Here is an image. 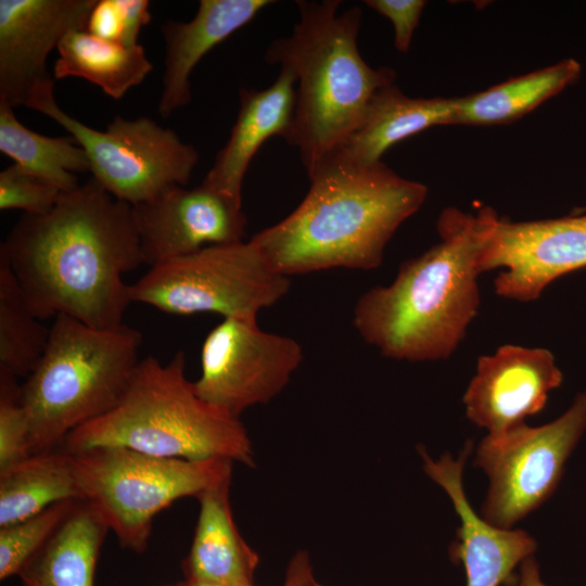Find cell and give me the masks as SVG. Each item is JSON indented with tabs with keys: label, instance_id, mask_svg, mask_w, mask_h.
<instances>
[{
	"label": "cell",
	"instance_id": "cell-1",
	"mask_svg": "<svg viewBox=\"0 0 586 586\" xmlns=\"http://www.w3.org/2000/svg\"><path fill=\"white\" fill-rule=\"evenodd\" d=\"M35 316L60 314L90 327L123 323L125 272L144 264L132 206L93 178L62 192L46 215L23 214L0 245Z\"/></svg>",
	"mask_w": 586,
	"mask_h": 586
},
{
	"label": "cell",
	"instance_id": "cell-2",
	"mask_svg": "<svg viewBox=\"0 0 586 586\" xmlns=\"http://www.w3.org/2000/svg\"><path fill=\"white\" fill-rule=\"evenodd\" d=\"M499 216L445 208L440 242L404 262L388 285L364 293L353 311L359 335L383 356L407 361L450 357L477 315L481 259Z\"/></svg>",
	"mask_w": 586,
	"mask_h": 586
},
{
	"label": "cell",
	"instance_id": "cell-3",
	"mask_svg": "<svg viewBox=\"0 0 586 586\" xmlns=\"http://www.w3.org/2000/svg\"><path fill=\"white\" fill-rule=\"evenodd\" d=\"M307 176L310 186L298 206L251 239L286 277L380 267L396 230L428 196L426 186L382 162L360 166L328 158Z\"/></svg>",
	"mask_w": 586,
	"mask_h": 586
},
{
	"label": "cell",
	"instance_id": "cell-4",
	"mask_svg": "<svg viewBox=\"0 0 586 586\" xmlns=\"http://www.w3.org/2000/svg\"><path fill=\"white\" fill-rule=\"evenodd\" d=\"M342 1H296L300 18L292 34L273 39L265 60L296 77V103L289 144L313 173L359 127L375 93L394 84L396 73L371 67L357 36L361 10L340 12Z\"/></svg>",
	"mask_w": 586,
	"mask_h": 586
},
{
	"label": "cell",
	"instance_id": "cell-5",
	"mask_svg": "<svg viewBox=\"0 0 586 586\" xmlns=\"http://www.w3.org/2000/svg\"><path fill=\"white\" fill-rule=\"evenodd\" d=\"M184 369L182 351L167 364L154 356L140 359L118 405L72 431L62 450L123 447L163 458L254 467L252 442L240 418L200 398Z\"/></svg>",
	"mask_w": 586,
	"mask_h": 586
},
{
	"label": "cell",
	"instance_id": "cell-6",
	"mask_svg": "<svg viewBox=\"0 0 586 586\" xmlns=\"http://www.w3.org/2000/svg\"><path fill=\"white\" fill-rule=\"evenodd\" d=\"M142 334L125 323L90 327L60 314L21 385L31 455L53 451L80 425L115 408L140 361Z\"/></svg>",
	"mask_w": 586,
	"mask_h": 586
},
{
	"label": "cell",
	"instance_id": "cell-7",
	"mask_svg": "<svg viewBox=\"0 0 586 586\" xmlns=\"http://www.w3.org/2000/svg\"><path fill=\"white\" fill-rule=\"evenodd\" d=\"M69 454V453H68ZM81 500L117 537L142 552L157 513L232 476V461L163 458L123 447L69 454Z\"/></svg>",
	"mask_w": 586,
	"mask_h": 586
},
{
	"label": "cell",
	"instance_id": "cell-8",
	"mask_svg": "<svg viewBox=\"0 0 586 586\" xmlns=\"http://www.w3.org/2000/svg\"><path fill=\"white\" fill-rule=\"evenodd\" d=\"M290 286V278L273 270L250 240L208 245L154 265L129 284V296L131 303L173 315L216 313L224 319L257 320Z\"/></svg>",
	"mask_w": 586,
	"mask_h": 586
},
{
	"label": "cell",
	"instance_id": "cell-9",
	"mask_svg": "<svg viewBox=\"0 0 586 586\" xmlns=\"http://www.w3.org/2000/svg\"><path fill=\"white\" fill-rule=\"evenodd\" d=\"M54 80L39 85L25 106L61 125L87 154L92 178L114 198L135 206L174 186H187L199 162L198 150L149 117L115 116L105 130L64 112L54 98Z\"/></svg>",
	"mask_w": 586,
	"mask_h": 586
},
{
	"label": "cell",
	"instance_id": "cell-10",
	"mask_svg": "<svg viewBox=\"0 0 586 586\" xmlns=\"http://www.w3.org/2000/svg\"><path fill=\"white\" fill-rule=\"evenodd\" d=\"M585 431L586 390L549 423H522L502 434H487L473 462L489 480L480 515L494 526L511 528L543 505L557 489Z\"/></svg>",
	"mask_w": 586,
	"mask_h": 586
},
{
	"label": "cell",
	"instance_id": "cell-11",
	"mask_svg": "<svg viewBox=\"0 0 586 586\" xmlns=\"http://www.w3.org/2000/svg\"><path fill=\"white\" fill-rule=\"evenodd\" d=\"M302 361L296 340L264 331L257 320L225 318L202 344L201 375L193 388L204 402L240 418L247 408L273 399Z\"/></svg>",
	"mask_w": 586,
	"mask_h": 586
},
{
	"label": "cell",
	"instance_id": "cell-12",
	"mask_svg": "<svg viewBox=\"0 0 586 586\" xmlns=\"http://www.w3.org/2000/svg\"><path fill=\"white\" fill-rule=\"evenodd\" d=\"M481 266L483 272L502 269L494 280L497 295L517 302L538 300L552 281L586 267V211L528 221L499 217Z\"/></svg>",
	"mask_w": 586,
	"mask_h": 586
},
{
	"label": "cell",
	"instance_id": "cell-13",
	"mask_svg": "<svg viewBox=\"0 0 586 586\" xmlns=\"http://www.w3.org/2000/svg\"><path fill=\"white\" fill-rule=\"evenodd\" d=\"M144 264L151 267L202 247L243 241L242 200L213 187L174 186L132 206Z\"/></svg>",
	"mask_w": 586,
	"mask_h": 586
},
{
	"label": "cell",
	"instance_id": "cell-14",
	"mask_svg": "<svg viewBox=\"0 0 586 586\" xmlns=\"http://www.w3.org/2000/svg\"><path fill=\"white\" fill-rule=\"evenodd\" d=\"M562 381L549 349L501 345L479 357L462 399L466 416L488 435L502 434L543 410L549 393Z\"/></svg>",
	"mask_w": 586,
	"mask_h": 586
},
{
	"label": "cell",
	"instance_id": "cell-15",
	"mask_svg": "<svg viewBox=\"0 0 586 586\" xmlns=\"http://www.w3.org/2000/svg\"><path fill=\"white\" fill-rule=\"evenodd\" d=\"M97 0H0V100L26 104L51 79L49 53L71 31L86 29Z\"/></svg>",
	"mask_w": 586,
	"mask_h": 586
},
{
	"label": "cell",
	"instance_id": "cell-16",
	"mask_svg": "<svg viewBox=\"0 0 586 586\" xmlns=\"http://www.w3.org/2000/svg\"><path fill=\"white\" fill-rule=\"evenodd\" d=\"M472 446L471 441L467 442L456 459L447 453L434 460L423 447L419 448V454L425 474L446 492L460 519L449 553L455 562L462 563L467 586H513L514 569L533 556L537 543L525 531L494 526L475 513L462 482Z\"/></svg>",
	"mask_w": 586,
	"mask_h": 586
},
{
	"label": "cell",
	"instance_id": "cell-17",
	"mask_svg": "<svg viewBox=\"0 0 586 586\" xmlns=\"http://www.w3.org/2000/svg\"><path fill=\"white\" fill-rule=\"evenodd\" d=\"M296 103V77L285 66L267 88L239 91L235 123L224 148L217 153L203 183L242 200V183L254 155L275 136L289 142Z\"/></svg>",
	"mask_w": 586,
	"mask_h": 586
},
{
	"label": "cell",
	"instance_id": "cell-18",
	"mask_svg": "<svg viewBox=\"0 0 586 586\" xmlns=\"http://www.w3.org/2000/svg\"><path fill=\"white\" fill-rule=\"evenodd\" d=\"M271 3L270 0H201L192 20H169L162 25L165 71L157 111L163 118L190 103V76L199 62Z\"/></svg>",
	"mask_w": 586,
	"mask_h": 586
},
{
	"label": "cell",
	"instance_id": "cell-19",
	"mask_svg": "<svg viewBox=\"0 0 586 586\" xmlns=\"http://www.w3.org/2000/svg\"><path fill=\"white\" fill-rule=\"evenodd\" d=\"M459 98H410L391 84L371 100L359 127L329 158L367 166L399 141L430 127L453 125ZM328 160V158H327Z\"/></svg>",
	"mask_w": 586,
	"mask_h": 586
},
{
	"label": "cell",
	"instance_id": "cell-20",
	"mask_svg": "<svg viewBox=\"0 0 586 586\" xmlns=\"http://www.w3.org/2000/svg\"><path fill=\"white\" fill-rule=\"evenodd\" d=\"M231 477L199 497L200 513L188 557L187 581L253 586L258 555L240 534L230 505Z\"/></svg>",
	"mask_w": 586,
	"mask_h": 586
},
{
	"label": "cell",
	"instance_id": "cell-21",
	"mask_svg": "<svg viewBox=\"0 0 586 586\" xmlns=\"http://www.w3.org/2000/svg\"><path fill=\"white\" fill-rule=\"evenodd\" d=\"M109 528L78 501L48 542L18 573L23 586H94V572Z\"/></svg>",
	"mask_w": 586,
	"mask_h": 586
},
{
	"label": "cell",
	"instance_id": "cell-22",
	"mask_svg": "<svg viewBox=\"0 0 586 586\" xmlns=\"http://www.w3.org/2000/svg\"><path fill=\"white\" fill-rule=\"evenodd\" d=\"M55 79L82 78L113 98L122 99L140 85L153 65L142 46L101 39L86 29L68 33L58 46Z\"/></svg>",
	"mask_w": 586,
	"mask_h": 586
},
{
	"label": "cell",
	"instance_id": "cell-23",
	"mask_svg": "<svg viewBox=\"0 0 586 586\" xmlns=\"http://www.w3.org/2000/svg\"><path fill=\"white\" fill-rule=\"evenodd\" d=\"M582 65L569 58L459 98L453 125L492 126L513 122L576 82Z\"/></svg>",
	"mask_w": 586,
	"mask_h": 586
},
{
	"label": "cell",
	"instance_id": "cell-24",
	"mask_svg": "<svg viewBox=\"0 0 586 586\" xmlns=\"http://www.w3.org/2000/svg\"><path fill=\"white\" fill-rule=\"evenodd\" d=\"M68 500H81L68 453L35 454L0 471V527Z\"/></svg>",
	"mask_w": 586,
	"mask_h": 586
},
{
	"label": "cell",
	"instance_id": "cell-25",
	"mask_svg": "<svg viewBox=\"0 0 586 586\" xmlns=\"http://www.w3.org/2000/svg\"><path fill=\"white\" fill-rule=\"evenodd\" d=\"M0 151L62 192L79 186L76 174L90 170L86 152L72 136L48 137L26 128L1 100Z\"/></svg>",
	"mask_w": 586,
	"mask_h": 586
},
{
	"label": "cell",
	"instance_id": "cell-26",
	"mask_svg": "<svg viewBox=\"0 0 586 586\" xmlns=\"http://www.w3.org/2000/svg\"><path fill=\"white\" fill-rule=\"evenodd\" d=\"M50 336L33 313L4 256L0 255V369L26 378L40 360Z\"/></svg>",
	"mask_w": 586,
	"mask_h": 586
},
{
	"label": "cell",
	"instance_id": "cell-27",
	"mask_svg": "<svg viewBox=\"0 0 586 586\" xmlns=\"http://www.w3.org/2000/svg\"><path fill=\"white\" fill-rule=\"evenodd\" d=\"M77 502L76 500L58 502L30 518L0 527V579L18 575Z\"/></svg>",
	"mask_w": 586,
	"mask_h": 586
},
{
	"label": "cell",
	"instance_id": "cell-28",
	"mask_svg": "<svg viewBox=\"0 0 586 586\" xmlns=\"http://www.w3.org/2000/svg\"><path fill=\"white\" fill-rule=\"evenodd\" d=\"M31 456L17 378L0 369V471Z\"/></svg>",
	"mask_w": 586,
	"mask_h": 586
},
{
	"label": "cell",
	"instance_id": "cell-29",
	"mask_svg": "<svg viewBox=\"0 0 586 586\" xmlns=\"http://www.w3.org/2000/svg\"><path fill=\"white\" fill-rule=\"evenodd\" d=\"M62 191L51 182L14 163L0 171V209H21L27 215H46L56 205Z\"/></svg>",
	"mask_w": 586,
	"mask_h": 586
},
{
	"label": "cell",
	"instance_id": "cell-30",
	"mask_svg": "<svg viewBox=\"0 0 586 586\" xmlns=\"http://www.w3.org/2000/svg\"><path fill=\"white\" fill-rule=\"evenodd\" d=\"M150 21L149 7L142 0H97L86 30L104 40L135 46Z\"/></svg>",
	"mask_w": 586,
	"mask_h": 586
},
{
	"label": "cell",
	"instance_id": "cell-31",
	"mask_svg": "<svg viewBox=\"0 0 586 586\" xmlns=\"http://www.w3.org/2000/svg\"><path fill=\"white\" fill-rule=\"evenodd\" d=\"M365 3L392 22L395 48L402 53H407L426 2L422 0H366Z\"/></svg>",
	"mask_w": 586,
	"mask_h": 586
},
{
	"label": "cell",
	"instance_id": "cell-32",
	"mask_svg": "<svg viewBox=\"0 0 586 586\" xmlns=\"http://www.w3.org/2000/svg\"><path fill=\"white\" fill-rule=\"evenodd\" d=\"M313 577L309 556L306 551L296 552L291 559L283 586H304Z\"/></svg>",
	"mask_w": 586,
	"mask_h": 586
},
{
	"label": "cell",
	"instance_id": "cell-33",
	"mask_svg": "<svg viewBox=\"0 0 586 586\" xmlns=\"http://www.w3.org/2000/svg\"><path fill=\"white\" fill-rule=\"evenodd\" d=\"M518 586H546L539 574V566L533 556L522 561Z\"/></svg>",
	"mask_w": 586,
	"mask_h": 586
},
{
	"label": "cell",
	"instance_id": "cell-34",
	"mask_svg": "<svg viewBox=\"0 0 586 586\" xmlns=\"http://www.w3.org/2000/svg\"><path fill=\"white\" fill-rule=\"evenodd\" d=\"M182 586H227V585L202 582V581H186V583Z\"/></svg>",
	"mask_w": 586,
	"mask_h": 586
},
{
	"label": "cell",
	"instance_id": "cell-35",
	"mask_svg": "<svg viewBox=\"0 0 586 586\" xmlns=\"http://www.w3.org/2000/svg\"><path fill=\"white\" fill-rule=\"evenodd\" d=\"M304 586H321V585L317 583L313 576L308 582L305 583Z\"/></svg>",
	"mask_w": 586,
	"mask_h": 586
}]
</instances>
